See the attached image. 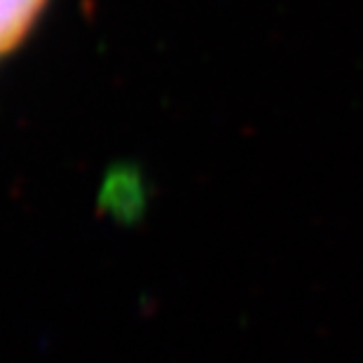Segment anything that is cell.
I'll use <instances>...</instances> for the list:
<instances>
[{"instance_id":"6da1fadb","label":"cell","mask_w":363,"mask_h":363,"mask_svg":"<svg viewBox=\"0 0 363 363\" xmlns=\"http://www.w3.org/2000/svg\"><path fill=\"white\" fill-rule=\"evenodd\" d=\"M43 5L45 0H0V54L28 33Z\"/></svg>"}]
</instances>
